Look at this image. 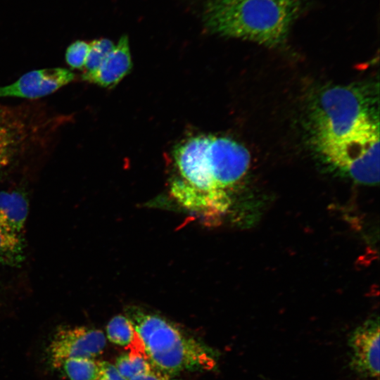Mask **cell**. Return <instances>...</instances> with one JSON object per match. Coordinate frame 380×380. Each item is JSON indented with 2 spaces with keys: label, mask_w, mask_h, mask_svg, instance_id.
Wrapping results in <instances>:
<instances>
[{
  "label": "cell",
  "mask_w": 380,
  "mask_h": 380,
  "mask_svg": "<svg viewBox=\"0 0 380 380\" xmlns=\"http://www.w3.org/2000/svg\"><path fill=\"white\" fill-rule=\"evenodd\" d=\"M129 380H177L157 369H152L148 372L133 377Z\"/></svg>",
  "instance_id": "d6986e66"
},
{
  "label": "cell",
  "mask_w": 380,
  "mask_h": 380,
  "mask_svg": "<svg viewBox=\"0 0 380 380\" xmlns=\"http://www.w3.org/2000/svg\"><path fill=\"white\" fill-rule=\"evenodd\" d=\"M302 8V0H206L201 20L212 34L274 47L286 41Z\"/></svg>",
  "instance_id": "7a4b0ae2"
},
{
  "label": "cell",
  "mask_w": 380,
  "mask_h": 380,
  "mask_svg": "<svg viewBox=\"0 0 380 380\" xmlns=\"http://www.w3.org/2000/svg\"><path fill=\"white\" fill-rule=\"evenodd\" d=\"M106 335L110 342L129 350L142 342L130 320L122 315H118L109 321Z\"/></svg>",
  "instance_id": "4fadbf2b"
},
{
  "label": "cell",
  "mask_w": 380,
  "mask_h": 380,
  "mask_svg": "<svg viewBox=\"0 0 380 380\" xmlns=\"http://www.w3.org/2000/svg\"><path fill=\"white\" fill-rule=\"evenodd\" d=\"M89 43L84 41H76L71 44L65 52V61L73 69H84Z\"/></svg>",
  "instance_id": "e0dca14e"
},
{
  "label": "cell",
  "mask_w": 380,
  "mask_h": 380,
  "mask_svg": "<svg viewBox=\"0 0 380 380\" xmlns=\"http://www.w3.org/2000/svg\"><path fill=\"white\" fill-rule=\"evenodd\" d=\"M28 213V203L18 191H0V220L21 233Z\"/></svg>",
  "instance_id": "8fae6325"
},
{
  "label": "cell",
  "mask_w": 380,
  "mask_h": 380,
  "mask_svg": "<svg viewBox=\"0 0 380 380\" xmlns=\"http://www.w3.org/2000/svg\"><path fill=\"white\" fill-rule=\"evenodd\" d=\"M132 57L128 37L122 36L99 67L93 72L83 73V80L105 88L119 83L132 68Z\"/></svg>",
  "instance_id": "30bf717a"
},
{
  "label": "cell",
  "mask_w": 380,
  "mask_h": 380,
  "mask_svg": "<svg viewBox=\"0 0 380 380\" xmlns=\"http://www.w3.org/2000/svg\"><path fill=\"white\" fill-rule=\"evenodd\" d=\"M75 74L63 68L30 71L13 83L0 87V97L39 99L49 95L75 79Z\"/></svg>",
  "instance_id": "ba28073f"
},
{
  "label": "cell",
  "mask_w": 380,
  "mask_h": 380,
  "mask_svg": "<svg viewBox=\"0 0 380 380\" xmlns=\"http://www.w3.org/2000/svg\"><path fill=\"white\" fill-rule=\"evenodd\" d=\"M115 44L108 39H95L89 43V50L83 73L94 72L112 51Z\"/></svg>",
  "instance_id": "2e32d148"
},
{
  "label": "cell",
  "mask_w": 380,
  "mask_h": 380,
  "mask_svg": "<svg viewBox=\"0 0 380 380\" xmlns=\"http://www.w3.org/2000/svg\"><path fill=\"white\" fill-rule=\"evenodd\" d=\"M379 341L378 317L368 319L350 336V367L359 376L372 378L379 374Z\"/></svg>",
  "instance_id": "52a82bcc"
},
{
  "label": "cell",
  "mask_w": 380,
  "mask_h": 380,
  "mask_svg": "<svg viewBox=\"0 0 380 380\" xmlns=\"http://www.w3.org/2000/svg\"><path fill=\"white\" fill-rule=\"evenodd\" d=\"M25 260V243L21 233L0 220V263L19 267Z\"/></svg>",
  "instance_id": "7c38bea8"
},
{
  "label": "cell",
  "mask_w": 380,
  "mask_h": 380,
  "mask_svg": "<svg viewBox=\"0 0 380 380\" xmlns=\"http://www.w3.org/2000/svg\"><path fill=\"white\" fill-rule=\"evenodd\" d=\"M374 118V108L363 90L346 86L331 87L320 95L312 112L315 144L341 138Z\"/></svg>",
  "instance_id": "5b68a950"
},
{
  "label": "cell",
  "mask_w": 380,
  "mask_h": 380,
  "mask_svg": "<svg viewBox=\"0 0 380 380\" xmlns=\"http://www.w3.org/2000/svg\"><path fill=\"white\" fill-rule=\"evenodd\" d=\"M115 366L126 380L148 372L153 369L146 355L132 352L120 355L116 359Z\"/></svg>",
  "instance_id": "9a60e30c"
},
{
  "label": "cell",
  "mask_w": 380,
  "mask_h": 380,
  "mask_svg": "<svg viewBox=\"0 0 380 380\" xmlns=\"http://www.w3.org/2000/svg\"><path fill=\"white\" fill-rule=\"evenodd\" d=\"M96 380H126L119 373L115 365L101 361V371Z\"/></svg>",
  "instance_id": "ac0fdd59"
},
{
  "label": "cell",
  "mask_w": 380,
  "mask_h": 380,
  "mask_svg": "<svg viewBox=\"0 0 380 380\" xmlns=\"http://www.w3.org/2000/svg\"><path fill=\"white\" fill-rule=\"evenodd\" d=\"M125 316L144 343L147 357L156 369L172 376L215 366L210 352L165 319L135 306L127 307Z\"/></svg>",
  "instance_id": "3957f363"
},
{
  "label": "cell",
  "mask_w": 380,
  "mask_h": 380,
  "mask_svg": "<svg viewBox=\"0 0 380 380\" xmlns=\"http://www.w3.org/2000/svg\"><path fill=\"white\" fill-rule=\"evenodd\" d=\"M61 367L70 380H96L101 371V361L72 357L65 360Z\"/></svg>",
  "instance_id": "5bb4252c"
},
{
  "label": "cell",
  "mask_w": 380,
  "mask_h": 380,
  "mask_svg": "<svg viewBox=\"0 0 380 380\" xmlns=\"http://www.w3.org/2000/svg\"><path fill=\"white\" fill-rule=\"evenodd\" d=\"M29 132L26 122L20 115L0 106V175L22 154Z\"/></svg>",
  "instance_id": "9c48e42d"
},
{
  "label": "cell",
  "mask_w": 380,
  "mask_h": 380,
  "mask_svg": "<svg viewBox=\"0 0 380 380\" xmlns=\"http://www.w3.org/2000/svg\"><path fill=\"white\" fill-rule=\"evenodd\" d=\"M106 340L99 329L86 327H61L57 329L48 349L49 360L53 368L72 357L92 358L105 348Z\"/></svg>",
  "instance_id": "8992f818"
},
{
  "label": "cell",
  "mask_w": 380,
  "mask_h": 380,
  "mask_svg": "<svg viewBox=\"0 0 380 380\" xmlns=\"http://www.w3.org/2000/svg\"><path fill=\"white\" fill-rule=\"evenodd\" d=\"M324 160L354 181L367 185L379 182V123L364 122L346 135L319 144Z\"/></svg>",
  "instance_id": "277c9868"
},
{
  "label": "cell",
  "mask_w": 380,
  "mask_h": 380,
  "mask_svg": "<svg viewBox=\"0 0 380 380\" xmlns=\"http://www.w3.org/2000/svg\"><path fill=\"white\" fill-rule=\"evenodd\" d=\"M172 162V198L185 209L217 221L228 211L232 194L248 170L251 156L230 138L198 135L175 148Z\"/></svg>",
  "instance_id": "6da1fadb"
}]
</instances>
